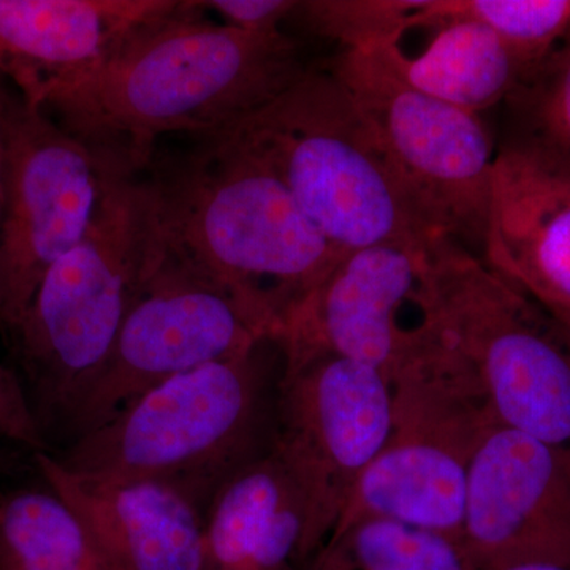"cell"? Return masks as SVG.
<instances>
[{"instance_id": "obj_1", "label": "cell", "mask_w": 570, "mask_h": 570, "mask_svg": "<svg viewBox=\"0 0 570 570\" xmlns=\"http://www.w3.org/2000/svg\"><path fill=\"white\" fill-rule=\"evenodd\" d=\"M307 70L284 29L238 31L213 21L197 0H178L40 110L99 163L141 174L165 137L228 129Z\"/></svg>"}, {"instance_id": "obj_2", "label": "cell", "mask_w": 570, "mask_h": 570, "mask_svg": "<svg viewBox=\"0 0 570 570\" xmlns=\"http://www.w3.org/2000/svg\"><path fill=\"white\" fill-rule=\"evenodd\" d=\"M157 146L141 171L154 242L230 291L273 337L343 250L307 219L284 183L224 130Z\"/></svg>"}, {"instance_id": "obj_3", "label": "cell", "mask_w": 570, "mask_h": 570, "mask_svg": "<svg viewBox=\"0 0 570 570\" xmlns=\"http://www.w3.org/2000/svg\"><path fill=\"white\" fill-rule=\"evenodd\" d=\"M283 367L279 344L266 340L168 379L50 453L77 474L170 483L206 512L232 475L275 445Z\"/></svg>"}, {"instance_id": "obj_4", "label": "cell", "mask_w": 570, "mask_h": 570, "mask_svg": "<svg viewBox=\"0 0 570 570\" xmlns=\"http://www.w3.org/2000/svg\"><path fill=\"white\" fill-rule=\"evenodd\" d=\"M97 165L100 193L91 225L48 269L10 332L17 373L48 450L102 371L151 262L141 175Z\"/></svg>"}, {"instance_id": "obj_5", "label": "cell", "mask_w": 570, "mask_h": 570, "mask_svg": "<svg viewBox=\"0 0 570 570\" xmlns=\"http://www.w3.org/2000/svg\"><path fill=\"white\" fill-rule=\"evenodd\" d=\"M224 132L287 187L337 249L436 238L397 181L377 135L330 70L309 69Z\"/></svg>"}, {"instance_id": "obj_6", "label": "cell", "mask_w": 570, "mask_h": 570, "mask_svg": "<svg viewBox=\"0 0 570 570\" xmlns=\"http://www.w3.org/2000/svg\"><path fill=\"white\" fill-rule=\"evenodd\" d=\"M412 305L466 367L498 425L570 450V336L539 303L480 255L436 236Z\"/></svg>"}, {"instance_id": "obj_7", "label": "cell", "mask_w": 570, "mask_h": 570, "mask_svg": "<svg viewBox=\"0 0 570 570\" xmlns=\"http://www.w3.org/2000/svg\"><path fill=\"white\" fill-rule=\"evenodd\" d=\"M390 381L387 442L356 480L332 534L360 520L385 519L463 540L472 459L497 423L485 396L420 322L409 326Z\"/></svg>"}, {"instance_id": "obj_8", "label": "cell", "mask_w": 570, "mask_h": 570, "mask_svg": "<svg viewBox=\"0 0 570 570\" xmlns=\"http://www.w3.org/2000/svg\"><path fill=\"white\" fill-rule=\"evenodd\" d=\"M328 70L370 121L428 228L482 257L497 154L480 116L409 88L371 50H343Z\"/></svg>"}, {"instance_id": "obj_9", "label": "cell", "mask_w": 570, "mask_h": 570, "mask_svg": "<svg viewBox=\"0 0 570 570\" xmlns=\"http://www.w3.org/2000/svg\"><path fill=\"white\" fill-rule=\"evenodd\" d=\"M266 340L275 337L242 299L165 255L153 236L140 291L102 371L67 420L59 449L92 433L168 379L245 354Z\"/></svg>"}, {"instance_id": "obj_10", "label": "cell", "mask_w": 570, "mask_h": 570, "mask_svg": "<svg viewBox=\"0 0 570 570\" xmlns=\"http://www.w3.org/2000/svg\"><path fill=\"white\" fill-rule=\"evenodd\" d=\"M0 326L20 322L40 281L80 243L100 193L94 154L0 77Z\"/></svg>"}, {"instance_id": "obj_11", "label": "cell", "mask_w": 570, "mask_h": 570, "mask_svg": "<svg viewBox=\"0 0 570 570\" xmlns=\"http://www.w3.org/2000/svg\"><path fill=\"white\" fill-rule=\"evenodd\" d=\"M283 355L275 449L306 491L317 553L356 480L387 442L392 381L343 356Z\"/></svg>"}, {"instance_id": "obj_12", "label": "cell", "mask_w": 570, "mask_h": 570, "mask_svg": "<svg viewBox=\"0 0 570 570\" xmlns=\"http://www.w3.org/2000/svg\"><path fill=\"white\" fill-rule=\"evenodd\" d=\"M463 543L478 570L570 561V450L493 423L469 471Z\"/></svg>"}, {"instance_id": "obj_13", "label": "cell", "mask_w": 570, "mask_h": 570, "mask_svg": "<svg viewBox=\"0 0 570 570\" xmlns=\"http://www.w3.org/2000/svg\"><path fill=\"white\" fill-rule=\"evenodd\" d=\"M425 249L384 243L341 255L285 317L276 336L283 354L343 356L392 376L409 330L401 309L414 299Z\"/></svg>"}, {"instance_id": "obj_14", "label": "cell", "mask_w": 570, "mask_h": 570, "mask_svg": "<svg viewBox=\"0 0 570 570\" xmlns=\"http://www.w3.org/2000/svg\"><path fill=\"white\" fill-rule=\"evenodd\" d=\"M482 258L570 335V171L499 148Z\"/></svg>"}, {"instance_id": "obj_15", "label": "cell", "mask_w": 570, "mask_h": 570, "mask_svg": "<svg viewBox=\"0 0 570 570\" xmlns=\"http://www.w3.org/2000/svg\"><path fill=\"white\" fill-rule=\"evenodd\" d=\"M178 0H0V77L33 107Z\"/></svg>"}, {"instance_id": "obj_16", "label": "cell", "mask_w": 570, "mask_h": 570, "mask_svg": "<svg viewBox=\"0 0 570 570\" xmlns=\"http://www.w3.org/2000/svg\"><path fill=\"white\" fill-rule=\"evenodd\" d=\"M45 485L77 510L122 570H200L205 509L170 483L85 475L33 453Z\"/></svg>"}, {"instance_id": "obj_17", "label": "cell", "mask_w": 570, "mask_h": 570, "mask_svg": "<svg viewBox=\"0 0 570 570\" xmlns=\"http://www.w3.org/2000/svg\"><path fill=\"white\" fill-rule=\"evenodd\" d=\"M314 557L306 491L273 445L206 508L200 570H306Z\"/></svg>"}, {"instance_id": "obj_18", "label": "cell", "mask_w": 570, "mask_h": 570, "mask_svg": "<svg viewBox=\"0 0 570 570\" xmlns=\"http://www.w3.org/2000/svg\"><path fill=\"white\" fill-rule=\"evenodd\" d=\"M430 17L433 36L417 55L393 43L370 50L409 88L461 110L479 115L504 102L523 70L497 33L450 13L449 0H434Z\"/></svg>"}, {"instance_id": "obj_19", "label": "cell", "mask_w": 570, "mask_h": 570, "mask_svg": "<svg viewBox=\"0 0 570 570\" xmlns=\"http://www.w3.org/2000/svg\"><path fill=\"white\" fill-rule=\"evenodd\" d=\"M0 570H122L50 487L0 494Z\"/></svg>"}, {"instance_id": "obj_20", "label": "cell", "mask_w": 570, "mask_h": 570, "mask_svg": "<svg viewBox=\"0 0 570 570\" xmlns=\"http://www.w3.org/2000/svg\"><path fill=\"white\" fill-rule=\"evenodd\" d=\"M306 570H478L463 540L385 519L330 535Z\"/></svg>"}, {"instance_id": "obj_21", "label": "cell", "mask_w": 570, "mask_h": 570, "mask_svg": "<svg viewBox=\"0 0 570 570\" xmlns=\"http://www.w3.org/2000/svg\"><path fill=\"white\" fill-rule=\"evenodd\" d=\"M505 105L501 148L570 171V39L523 71Z\"/></svg>"}, {"instance_id": "obj_22", "label": "cell", "mask_w": 570, "mask_h": 570, "mask_svg": "<svg viewBox=\"0 0 570 570\" xmlns=\"http://www.w3.org/2000/svg\"><path fill=\"white\" fill-rule=\"evenodd\" d=\"M431 0H305L295 17L344 50H370L425 29Z\"/></svg>"}, {"instance_id": "obj_23", "label": "cell", "mask_w": 570, "mask_h": 570, "mask_svg": "<svg viewBox=\"0 0 570 570\" xmlns=\"http://www.w3.org/2000/svg\"><path fill=\"white\" fill-rule=\"evenodd\" d=\"M449 11L490 28L523 71L546 59L570 26V0H449Z\"/></svg>"}, {"instance_id": "obj_24", "label": "cell", "mask_w": 570, "mask_h": 570, "mask_svg": "<svg viewBox=\"0 0 570 570\" xmlns=\"http://www.w3.org/2000/svg\"><path fill=\"white\" fill-rule=\"evenodd\" d=\"M0 439L17 442L33 453L48 452L36 415L17 370L0 363Z\"/></svg>"}, {"instance_id": "obj_25", "label": "cell", "mask_w": 570, "mask_h": 570, "mask_svg": "<svg viewBox=\"0 0 570 570\" xmlns=\"http://www.w3.org/2000/svg\"><path fill=\"white\" fill-rule=\"evenodd\" d=\"M204 11H213L223 24L250 33L283 31L288 18L295 17L298 0H197Z\"/></svg>"}, {"instance_id": "obj_26", "label": "cell", "mask_w": 570, "mask_h": 570, "mask_svg": "<svg viewBox=\"0 0 570 570\" xmlns=\"http://www.w3.org/2000/svg\"><path fill=\"white\" fill-rule=\"evenodd\" d=\"M494 570H570V561H531Z\"/></svg>"}, {"instance_id": "obj_27", "label": "cell", "mask_w": 570, "mask_h": 570, "mask_svg": "<svg viewBox=\"0 0 570 570\" xmlns=\"http://www.w3.org/2000/svg\"><path fill=\"white\" fill-rule=\"evenodd\" d=\"M0 205H2V154H0Z\"/></svg>"}, {"instance_id": "obj_28", "label": "cell", "mask_w": 570, "mask_h": 570, "mask_svg": "<svg viewBox=\"0 0 570 570\" xmlns=\"http://www.w3.org/2000/svg\"><path fill=\"white\" fill-rule=\"evenodd\" d=\"M6 466V456H3L2 450H0V469Z\"/></svg>"}, {"instance_id": "obj_29", "label": "cell", "mask_w": 570, "mask_h": 570, "mask_svg": "<svg viewBox=\"0 0 570 570\" xmlns=\"http://www.w3.org/2000/svg\"><path fill=\"white\" fill-rule=\"evenodd\" d=\"M566 39H570V26H569V32H568V36H566Z\"/></svg>"}, {"instance_id": "obj_30", "label": "cell", "mask_w": 570, "mask_h": 570, "mask_svg": "<svg viewBox=\"0 0 570 570\" xmlns=\"http://www.w3.org/2000/svg\"><path fill=\"white\" fill-rule=\"evenodd\" d=\"M570 336V335H569Z\"/></svg>"}]
</instances>
